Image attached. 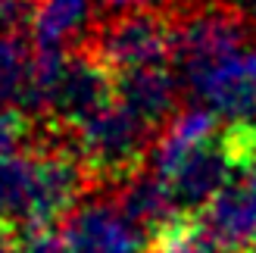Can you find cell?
Wrapping results in <instances>:
<instances>
[{
  "mask_svg": "<svg viewBox=\"0 0 256 253\" xmlns=\"http://www.w3.org/2000/svg\"><path fill=\"white\" fill-rule=\"evenodd\" d=\"M91 191V175L69 138L41 122L28 147L0 160V228L19 241L47 234Z\"/></svg>",
  "mask_w": 256,
  "mask_h": 253,
  "instance_id": "1",
  "label": "cell"
},
{
  "mask_svg": "<svg viewBox=\"0 0 256 253\" xmlns=\"http://www.w3.org/2000/svg\"><path fill=\"white\" fill-rule=\"evenodd\" d=\"M147 166L169 188L184 216H200L238 178V162L228 147L225 125L210 110L188 106L156 134Z\"/></svg>",
  "mask_w": 256,
  "mask_h": 253,
  "instance_id": "2",
  "label": "cell"
},
{
  "mask_svg": "<svg viewBox=\"0 0 256 253\" xmlns=\"http://www.w3.org/2000/svg\"><path fill=\"white\" fill-rule=\"evenodd\" d=\"M175 41L178 19L169 6H160L104 16L84 44L106 62L112 75H125L134 69L166 66V60H175Z\"/></svg>",
  "mask_w": 256,
  "mask_h": 253,
  "instance_id": "3",
  "label": "cell"
},
{
  "mask_svg": "<svg viewBox=\"0 0 256 253\" xmlns=\"http://www.w3.org/2000/svg\"><path fill=\"white\" fill-rule=\"evenodd\" d=\"M62 253H150L153 241L110 191H91L60 225Z\"/></svg>",
  "mask_w": 256,
  "mask_h": 253,
  "instance_id": "4",
  "label": "cell"
},
{
  "mask_svg": "<svg viewBox=\"0 0 256 253\" xmlns=\"http://www.w3.org/2000/svg\"><path fill=\"white\" fill-rule=\"evenodd\" d=\"M188 97L212 116H225L228 125L256 122V38L190 88Z\"/></svg>",
  "mask_w": 256,
  "mask_h": 253,
  "instance_id": "5",
  "label": "cell"
},
{
  "mask_svg": "<svg viewBox=\"0 0 256 253\" xmlns=\"http://www.w3.org/2000/svg\"><path fill=\"white\" fill-rule=\"evenodd\" d=\"M116 91L125 110H132L134 116L153 132H162L182 106V78L169 66H150V69H134L116 75Z\"/></svg>",
  "mask_w": 256,
  "mask_h": 253,
  "instance_id": "6",
  "label": "cell"
},
{
  "mask_svg": "<svg viewBox=\"0 0 256 253\" xmlns=\"http://www.w3.org/2000/svg\"><path fill=\"white\" fill-rule=\"evenodd\" d=\"M119 200V206L125 210V216L132 219L150 241L160 238L169 225H175L178 219H184V212L175 206V200L169 194L166 182L160 178L150 166H144L138 175H132L125 184H119L116 191H110Z\"/></svg>",
  "mask_w": 256,
  "mask_h": 253,
  "instance_id": "7",
  "label": "cell"
},
{
  "mask_svg": "<svg viewBox=\"0 0 256 253\" xmlns=\"http://www.w3.org/2000/svg\"><path fill=\"white\" fill-rule=\"evenodd\" d=\"M94 0H34L32 41L38 50L62 54L82 47L94 32Z\"/></svg>",
  "mask_w": 256,
  "mask_h": 253,
  "instance_id": "8",
  "label": "cell"
},
{
  "mask_svg": "<svg viewBox=\"0 0 256 253\" xmlns=\"http://www.w3.org/2000/svg\"><path fill=\"white\" fill-rule=\"evenodd\" d=\"M38 104V47L32 34H0V106L34 116Z\"/></svg>",
  "mask_w": 256,
  "mask_h": 253,
  "instance_id": "9",
  "label": "cell"
},
{
  "mask_svg": "<svg viewBox=\"0 0 256 253\" xmlns=\"http://www.w3.org/2000/svg\"><path fill=\"white\" fill-rule=\"evenodd\" d=\"M150 253H240L216 238L200 216H184L169 225L160 238H153Z\"/></svg>",
  "mask_w": 256,
  "mask_h": 253,
  "instance_id": "10",
  "label": "cell"
},
{
  "mask_svg": "<svg viewBox=\"0 0 256 253\" xmlns=\"http://www.w3.org/2000/svg\"><path fill=\"white\" fill-rule=\"evenodd\" d=\"M38 132H41V122L34 116L12 106H0V160L25 150L38 138Z\"/></svg>",
  "mask_w": 256,
  "mask_h": 253,
  "instance_id": "11",
  "label": "cell"
},
{
  "mask_svg": "<svg viewBox=\"0 0 256 253\" xmlns=\"http://www.w3.org/2000/svg\"><path fill=\"white\" fill-rule=\"evenodd\" d=\"M100 6L106 10V16H112V12H132V10H160V6H172V0H100Z\"/></svg>",
  "mask_w": 256,
  "mask_h": 253,
  "instance_id": "12",
  "label": "cell"
},
{
  "mask_svg": "<svg viewBox=\"0 0 256 253\" xmlns=\"http://www.w3.org/2000/svg\"><path fill=\"white\" fill-rule=\"evenodd\" d=\"M16 244H19V238H12L10 232L0 228V253H12V250H16Z\"/></svg>",
  "mask_w": 256,
  "mask_h": 253,
  "instance_id": "13",
  "label": "cell"
},
{
  "mask_svg": "<svg viewBox=\"0 0 256 253\" xmlns=\"http://www.w3.org/2000/svg\"><path fill=\"white\" fill-rule=\"evenodd\" d=\"M240 6H244V12H247V19L253 22V28H256V0H244V4H240Z\"/></svg>",
  "mask_w": 256,
  "mask_h": 253,
  "instance_id": "14",
  "label": "cell"
},
{
  "mask_svg": "<svg viewBox=\"0 0 256 253\" xmlns=\"http://www.w3.org/2000/svg\"><path fill=\"white\" fill-rule=\"evenodd\" d=\"M247 253H256V234H253V241H250V247H247Z\"/></svg>",
  "mask_w": 256,
  "mask_h": 253,
  "instance_id": "15",
  "label": "cell"
}]
</instances>
